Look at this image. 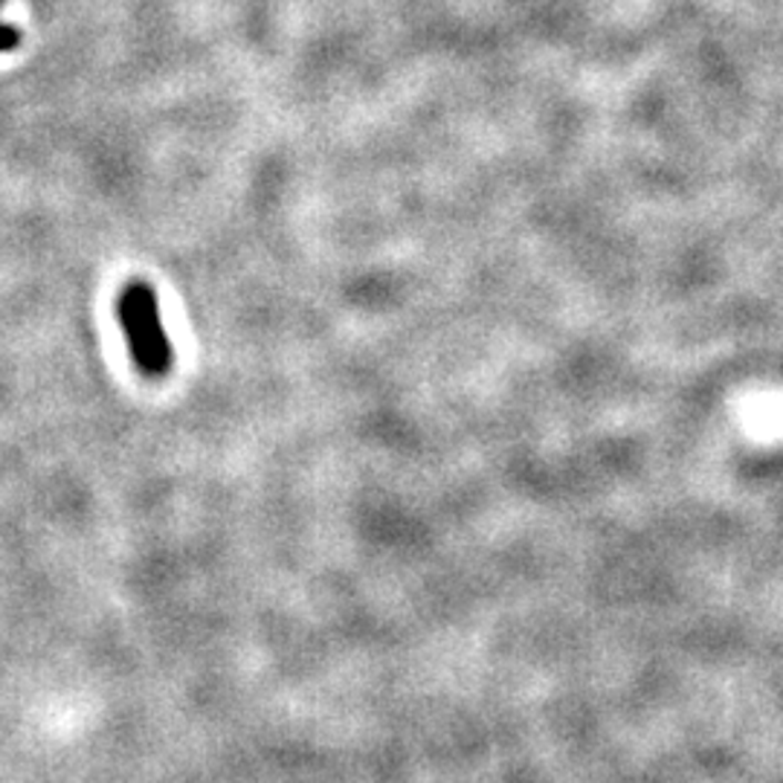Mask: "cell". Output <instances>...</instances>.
<instances>
[{"label": "cell", "mask_w": 783, "mask_h": 783, "mask_svg": "<svg viewBox=\"0 0 783 783\" xmlns=\"http://www.w3.org/2000/svg\"><path fill=\"white\" fill-rule=\"evenodd\" d=\"M0 3H3V0H0Z\"/></svg>", "instance_id": "3957f363"}, {"label": "cell", "mask_w": 783, "mask_h": 783, "mask_svg": "<svg viewBox=\"0 0 783 783\" xmlns=\"http://www.w3.org/2000/svg\"><path fill=\"white\" fill-rule=\"evenodd\" d=\"M131 360L145 378H163L172 369V342L161 320V302L148 281H128L116 302Z\"/></svg>", "instance_id": "6da1fadb"}, {"label": "cell", "mask_w": 783, "mask_h": 783, "mask_svg": "<svg viewBox=\"0 0 783 783\" xmlns=\"http://www.w3.org/2000/svg\"><path fill=\"white\" fill-rule=\"evenodd\" d=\"M18 44H21V32H18L16 27L0 23V53H9V50H16Z\"/></svg>", "instance_id": "7a4b0ae2"}]
</instances>
